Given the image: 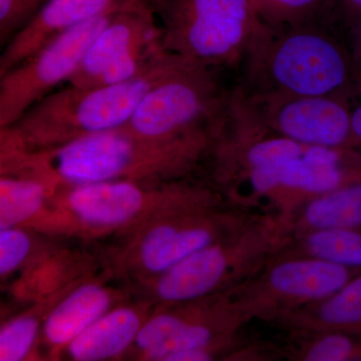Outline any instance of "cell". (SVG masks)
<instances>
[{"mask_svg": "<svg viewBox=\"0 0 361 361\" xmlns=\"http://www.w3.org/2000/svg\"><path fill=\"white\" fill-rule=\"evenodd\" d=\"M30 249L27 235L13 229H0V275L18 268L25 261Z\"/></svg>", "mask_w": 361, "mask_h": 361, "instance_id": "obj_23", "label": "cell"}, {"mask_svg": "<svg viewBox=\"0 0 361 361\" xmlns=\"http://www.w3.org/2000/svg\"><path fill=\"white\" fill-rule=\"evenodd\" d=\"M145 202L144 192L127 180L78 185L71 191V208L85 222L114 225L134 217Z\"/></svg>", "mask_w": 361, "mask_h": 361, "instance_id": "obj_14", "label": "cell"}, {"mask_svg": "<svg viewBox=\"0 0 361 361\" xmlns=\"http://www.w3.org/2000/svg\"><path fill=\"white\" fill-rule=\"evenodd\" d=\"M245 94L350 96L356 92L350 49L329 23L264 25L242 61Z\"/></svg>", "mask_w": 361, "mask_h": 361, "instance_id": "obj_1", "label": "cell"}, {"mask_svg": "<svg viewBox=\"0 0 361 361\" xmlns=\"http://www.w3.org/2000/svg\"><path fill=\"white\" fill-rule=\"evenodd\" d=\"M256 217L224 207L193 222L161 223L152 228L142 240V265L149 272L161 274L195 252L238 232Z\"/></svg>", "mask_w": 361, "mask_h": 361, "instance_id": "obj_11", "label": "cell"}, {"mask_svg": "<svg viewBox=\"0 0 361 361\" xmlns=\"http://www.w3.org/2000/svg\"><path fill=\"white\" fill-rule=\"evenodd\" d=\"M118 0H44L0 63V75L61 35L110 11Z\"/></svg>", "mask_w": 361, "mask_h": 361, "instance_id": "obj_12", "label": "cell"}, {"mask_svg": "<svg viewBox=\"0 0 361 361\" xmlns=\"http://www.w3.org/2000/svg\"><path fill=\"white\" fill-rule=\"evenodd\" d=\"M49 168L78 185L114 180L134 171L166 173L168 156L161 145L130 132L126 126L85 135L54 148Z\"/></svg>", "mask_w": 361, "mask_h": 361, "instance_id": "obj_9", "label": "cell"}, {"mask_svg": "<svg viewBox=\"0 0 361 361\" xmlns=\"http://www.w3.org/2000/svg\"><path fill=\"white\" fill-rule=\"evenodd\" d=\"M212 71L185 59L180 61L142 97L126 127L158 142L219 132L230 92L221 87Z\"/></svg>", "mask_w": 361, "mask_h": 361, "instance_id": "obj_5", "label": "cell"}, {"mask_svg": "<svg viewBox=\"0 0 361 361\" xmlns=\"http://www.w3.org/2000/svg\"><path fill=\"white\" fill-rule=\"evenodd\" d=\"M264 25L283 27L330 23L334 20V0H250Z\"/></svg>", "mask_w": 361, "mask_h": 361, "instance_id": "obj_19", "label": "cell"}, {"mask_svg": "<svg viewBox=\"0 0 361 361\" xmlns=\"http://www.w3.org/2000/svg\"><path fill=\"white\" fill-rule=\"evenodd\" d=\"M44 198L39 182L0 179V229L13 228L35 215Z\"/></svg>", "mask_w": 361, "mask_h": 361, "instance_id": "obj_20", "label": "cell"}, {"mask_svg": "<svg viewBox=\"0 0 361 361\" xmlns=\"http://www.w3.org/2000/svg\"><path fill=\"white\" fill-rule=\"evenodd\" d=\"M169 54L213 70L240 65L264 23L250 0H144Z\"/></svg>", "mask_w": 361, "mask_h": 361, "instance_id": "obj_3", "label": "cell"}, {"mask_svg": "<svg viewBox=\"0 0 361 361\" xmlns=\"http://www.w3.org/2000/svg\"><path fill=\"white\" fill-rule=\"evenodd\" d=\"M184 61L168 54L127 82L99 87L68 85L28 111L23 130L33 141L54 149L85 135L127 125L152 87Z\"/></svg>", "mask_w": 361, "mask_h": 361, "instance_id": "obj_2", "label": "cell"}, {"mask_svg": "<svg viewBox=\"0 0 361 361\" xmlns=\"http://www.w3.org/2000/svg\"><path fill=\"white\" fill-rule=\"evenodd\" d=\"M141 327L139 316L130 310H118L99 317L71 341L75 360H106L120 355L134 341Z\"/></svg>", "mask_w": 361, "mask_h": 361, "instance_id": "obj_16", "label": "cell"}, {"mask_svg": "<svg viewBox=\"0 0 361 361\" xmlns=\"http://www.w3.org/2000/svg\"><path fill=\"white\" fill-rule=\"evenodd\" d=\"M351 130L355 148L361 152V103L351 111Z\"/></svg>", "mask_w": 361, "mask_h": 361, "instance_id": "obj_27", "label": "cell"}, {"mask_svg": "<svg viewBox=\"0 0 361 361\" xmlns=\"http://www.w3.org/2000/svg\"><path fill=\"white\" fill-rule=\"evenodd\" d=\"M276 253L310 256L361 269V228L304 233L287 239L286 243Z\"/></svg>", "mask_w": 361, "mask_h": 361, "instance_id": "obj_18", "label": "cell"}, {"mask_svg": "<svg viewBox=\"0 0 361 361\" xmlns=\"http://www.w3.org/2000/svg\"><path fill=\"white\" fill-rule=\"evenodd\" d=\"M361 228V182L346 185L303 204L288 222L289 237L310 231Z\"/></svg>", "mask_w": 361, "mask_h": 361, "instance_id": "obj_15", "label": "cell"}, {"mask_svg": "<svg viewBox=\"0 0 361 361\" xmlns=\"http://www.w3.org/2000/svg\"><path fill=\"white\" fill-rule=\"evenodd\" d=\"M191 322L193 320L174 313H161L149 319L144 326L140 327L135 336V341L137 346L147 353L174 336Z\"/></svg>", "mask_w": 361, "mask_h": 361, "instance_id": "obj_22", "label": "cell"}, {"mask_svg": "<svg viewBox=\"0 0 361 361\" xmlns=\"http://www.w3.org/2000/svg\"><path fill=\"white\" fill-rule=\"evenodd\" d=\"M120 1L110 11L71 28L6 75L0 85V123L20 118L59 85L68 82Z\"/></svg>", "mask_w": 361, "mask_h": 361, "instance_id": "obj_10", "label": "cell"}, {"mask_svg": "<svg viewBox=\"0 0 361 361\" xmlns=\"http://www.w3.org/2000/svg\"><path fill=\"white\" fill-rule=\"evenodd\" d=\"M287 237L286 225L277 215L257 216L161 273L157 294L165 302L177 303L232 290L253 276Z\"/></svg>", "mask_w": 361, "mask_h": 361, "instance_id": "obj_4", "label": "cell"}, {"mask_svg": "<svg viewBox=\"0 0 361 361\" xmlns=\"http://www.w3.org/2000/svg\"><path fill=\"white\" fill-rule=\"evenodd\" d=\"M39 324L32 317L14 320L0 330V361L25 358L37 337Z\"/></svg>", "mask_w": 361, "mask_h": 361, "instance_id": "obj_21", "label": "cell"}, {"mask_svg": "<svg viewBox=\"0 0 361 361\" xmlns=\"http://www.w3.org/2000/svg\"><path fill=\"white\" fill-rule=\"evenodd\" d=\"M360 272L323 259L275 252L253 276L229 293L248 322H279L292 311L331 295Z\"/></svg>", "mask_w": 361, "mask_h": 361, "instance_id": "obj_6", "label": "cell"}, {"mask_svg": "<svg viewBox=\"0 0 361 361\" xmlns=\"http://www.w3.org/2000/svg\"><path fill=\"white\" fill-rule=\"evenodd\" d=\"M168 54L161 42L160 27L146 2L121 0L68 85L89 87L127 82Z\"/></svg>", "mask_w": 361, "mask_h": 361, "instance_id": "obj_7", "label": "cell"}, {"mask_svg": "<svg viewBox=\"0 0 361 361\" xmlns=\"http://www.w3.org/2000/svg\"><path fill=\"white\" fill-rule=\"evenodd\" d=\"M109 305L110 297L101 287H80L49 316L45 322V336L51 343H68L102 317Z\"/></svg>", "mask_w": 361, "mask_h": 361, "instance_id": "obj_17", "label": "cell"}, {"mask_svg": "<svg viewBox=\"0 0 361 361\" xmlns=\"http://www.w3.org/2000/svg\"><path fill=\"white\" fill-rule=\"evenodd\" d=\"M334 18L348 28L361 18V0H334Z\"/></svg>", "mask_w": 361, "mask_h": 361, "instance_id": "obj_25", "label": "cell"}, {"mask_svg": "<svg viewBox=\"0 0 361 361\" xmlns=\"http://www.w3.org/2000/svg\"><path fill=\"white\" fill-rule=\"evenodd\" d=\"M295 334H361V272L318 302L303 306L277 322Z\"/></svg>", "mask_w": 361, "mask_h": 361, "instance_id": "obj_13", "label": "cell"}, {"mask_svg": "<svg viewBox=\"0 0 361 361\" xmlns=\"http://www.w3.org/2000/svg\"><path fill=\"white\" fill-rule=\"evenodd\" d=\"M355 87L356 92L361 94V68L355 71Z\"/></svg>", "mask_w": 361, "mask_h": 361, "instance_id": "obj_28", "label": "cell"}, {"mask_svg": "<svg viewBox=\"0 0 361 361\" xmlns=\"http://www.w3.org/2000/svg\"><path fill=\"white\" fill-rule=\"evenodd\" d=\"M349 37H350L351 56L355 63V71L361 68V18L349 26Z\"/></svg>", "mask_w": 361, "mask_h": 361, "instance_id": "obj_26", "label": "cell"}, {"mask_svg": "<svg viewBox=\"0 0 361 361\" xmlns=\"http://www.w3.org/2000/svg\"><path fill=\"white\" fill-rule=\"evenodd\" d=\"M247 111L266 129L307 146L355 148L349 96L245 94L234 89Z\"/></svg>", "mask_w": 361, "mask_h": 361, "instance_id": "obj_8", "label": "cell"}, {"mask_svg": "<svg viewBox=\"0 0 361 361\" xmlns=\"http://www.w3.org/2000/svg\"><path fill=\"white\" fill-rule=\"evenodd\" d=\"M44 0H0V30L32 18Z\"/></svg>", "mask_w": 361, "mask_h": 361, "instance_id": "obj_24", "label": "cell"}]
</instances>
